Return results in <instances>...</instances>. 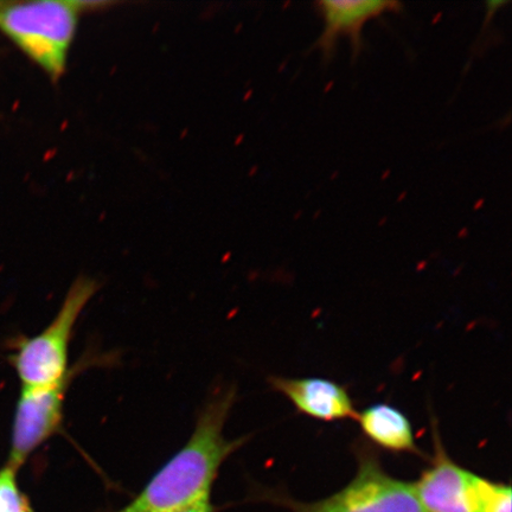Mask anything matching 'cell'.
<instances>
[{"label": "cell", "instance_id": "obj_7", "mask_svg": "<svg viewBox=\"0 0 512 512\" xmlns=\"http://www.w3.org/2000/svg\"><path fill=\"white\" fill-rule=\"evenodd\" d=\"M271 386L292 402L299 413L324 422L356 419V409L348 390L320 377H271Z\"/></svg>", "mask_w": 512, "mask_h": 512}, {"label": "cell", "instance_id": "obj_5", "mask_svg": "<svg viewBox=\"0 0 512 512\" xmlns=\"http://www.w3.org/2000/svg\"><path fill=\"white\" fill-rule=\"evenodd\" d=\"M89 361L92 360L86 357V360L75 364L68 375L54 386L22 388L12 424L9 463L6 465L18 471L38 447L59 433L70 383L89 366Z\"/></svg>", "mask_w": 512, "mask_h": 512}, {"label": "cell", "instance_id": "obj_8", "mask_svg": "<svg viewBox=\"0 0 512 512\" xmlns=\"http://www.w3.org/2000/svg\"><path fill=\"white\" fill-rule=\"evenodd\" d=\"M401 4L383 0H324L317 3L325 29L319 40V48L329 57L334 51L339 36L350 37L355 54L362 48L361 32L370 19L386 12L400 11Z\"/></svg>", "mask_w": 512, "mask_h": 512}, {"label": "cell", "instance_id": "obj_6", "mask_svg": "<svg viewBox=\"0 0 512 512\" xmlns=\"http://www.w3.org/2000/svg\"><path fill=\"white\" fill-rule=\"evenodd\" d=\"M432 464L414 484L425 512H477L479 476L454 463L433 425Z\"/></svg>", "mask_w": 512, "mask_h": 512}, {"label": "cell", "instance_id": "obj_4", "mask_svg": "<svg viewBox=\"0 0 512 512\" xmlns=\"http://www.w3.org/2000/svg\"><path fill=\"white\" fill-rule=\"evenodd\" d=\"M356 457L355 478L337 494L315 503L294 502L284 496L272 501L293 512H425L414 485L387 475L373 448L357 445Z\"/></svg>", "mask_w": 512, "mask_h": 512}, {"label": "cell", "instance_id": "obj_2", "mask_svg": "<svg viewBox=\"0 0 512 512\" xmlns=\"http://www.w3.org/2000/svg\"><path fill=\"white\" fill-rule=\"evenodd\" d=\"M88 3L43 0L0 6V29L51 78L66 69L80 12Z\"/></svg>", "mask_w": 512, "mask_h": 512}, {"label": "cell", "instance_id": "obj_13", "mask_svg": "<svg viewBox=\"0 0 512 512\" xmlns=\"http://www.w3.org/2000/svg\"><path fill=\"white\" fill-rule=\"evenodd\" d=\"M2 5H3V4H2V3H0V6H2Z\"/></svg>", "mask_w": 512, "mask_h": 512}, {"label": "cell", "instance_id": "obj_3", "mask_svg": "<svg viewBox=\"0 0 512 512\" xmlns=\"http://www.w3.org/2000/svg\"><path fill=\"white\" fill-rule=\"evenodd\" d=\"M98 288V283L91 278L76 279L47 329L18 343L11 360L22 388L54 386L68 375L69 344L75 325Z\"/></svg>", "mask_w": 512, "mask_h": 512}, {"label": "cell", "instance_id": "obj_1", "mask_svg": "<svg viewBox=\"0 0 512 512\" xmlns=\"http://www.w3.org/2000/svg\"><path fill=\"white\" fill-rule=\"evenodd\" d=\"M234 402V389L211 398L198 416L188 443L117 512H176L210 497L222 464L246 441L224 438L223 428Z\"/></svg>", "mask_w": 512, "mask_h": 512}, {"label": "cell", "instance_id": "obj_9", "mask_svg": "<svg viewBox=\"0 0 512 512\" xmlns=\"http://www.w3.org/2000/svg\"><path fill=\"white\" fill-rule=\"evenodd\" d=\"M356 420L371 444L389 452L420 456L411 421L400 409L376 403L357 413Z\"/></svg>", "mask_w": 512, "mask_h": 512}, {"label": "cell", "instance_id": "obj_12", "mask_svg": "<svg viewBox=\"0 0 512 512\" xmlns=\"http://www.w3.org/2000/svg\"><path fill=\"white\" fill-rule=\"evenodd\" d=\"M215 508L214 505L211 504L210 497H206L201 499V501H198L188 508H184L182 510H178L176 512H214Z\"/></svg>", "mask_w": 512, "mask_h": 512}, {"label": "cell", "instance_id": "obj_11", "mask_svg": "<svg viewBox=\"0 0 512 512\" xmlns=\"http://www.w3.org/2000/svg\"><path fill=\"white\" fill-rule=\"evenodd\" d=\"M17 472L6 465L0 470V512H32L17 483Z\"/></svg>", "mask_w": 512, "mask_h": 512}, {"label": "cell", "instance_id": "obj_10", "mask_svg": "<svg viewBox=\"0 0 512 512\" xmlns=\"http://www.w3.org/2000/svg\"><path fill=\"white\" fill-rule=\"evenodd\" d=\"M511 496L509 485L479 477L477 512H511Z\"/></svg>", "mask_w": 512, "mask_h": 512}]
</instances>
